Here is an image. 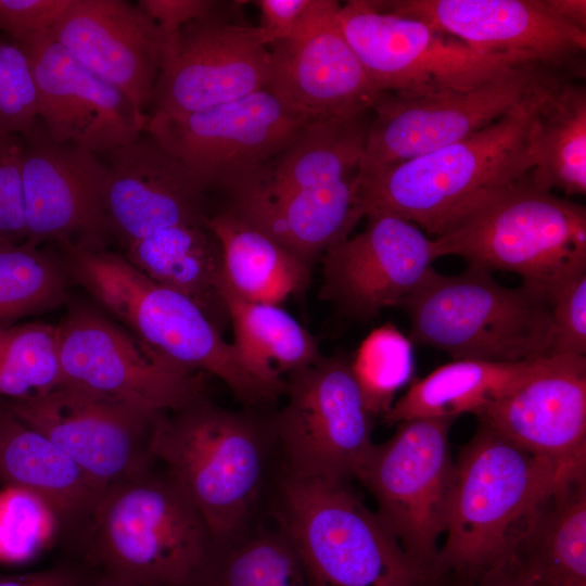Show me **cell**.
<instances>
[{"label":"cell","mask_w":586,"mask_h":586,"mask_svg":"<svg viewBox=\"0 0 586 586\" xmlns=\"http://www.w3.org/2000/svg\"><path fill=\"white\" fill-rule=\"evenodd\" d=\"M569 77L459 141L358 176L364 217L391 214L435 238L491 194L525 178L536 162L542 109L551 90Z\"/></svg>","instance_id":"1"},{"label":"cell","mask_w":586,"mask_h":586,"mask_svg":"<svg viewBox=\"0 0 586 586\" xmlns=\"http://www.w3.org/2000/svg\"><path fill=\"white\" fill-rule=\"evenodd\" d=\"M562 471L480 422L455 460L435 571L464 584L508 560L534 530Z\"/></svg>","instance_id":"2"},{"label":"cell","mask_w":586,"mask_h":586,"mask_svg":"<svg viewBox=\"0 0 586 586\" xmlns=\"http://www.w3.org/2000/svg\"><path fill=\"white\" fill-rule=\"evenodd\" d=\"M275 447L272 419L204 396L160 416L151 437L153 457L180 483L213 538L235 534L259 514Z\"/></svg>","instance_id":"3"},{"label":"cell","mask_w":586,"mask_h":586,"mask_svg":"<svg viewBox=\"0 0 586 586\" xmlns=\"http://www.w3.org/2000/svg\"><path fill=\"white\" fill-rule=\"evenodd\" d=\"M62 250L68 276L157 356L215 375L247 407L282 394L244 365L219 327L186 294L153 281L120 254L73 245Z\"/></svg>","instance_id":"4"},{"label":"cell","mask_w":586,"mask_h":586,"mask_svg":"<svg viewBox=\"0 0 586 586\" xmlns=\"http://www.w3.org/2000/svg\"><path fill=\"white\" fill-rule=\"evenodd\" d=\"M270 511L288 532L308 586H440L405 552L348 482L294 474L282 466Z\"/></svg>","instance_id":"5"},{"label":"cell","mask_w":586,"mask_h":586,"mask_svg":"<svg viewBox=\"0 0 586 586\" xmlns=\"http://www.w3.org/2000/svg\"><path fill=\"white\" fill-rule=\"evenodd\" d=\"M528 175L477 203L433 240L437 258L457 255L472 267L517 273L548 302L561 284L586 271V208L537 188Z\"/></svg>","instance_id":"6"},{"label":"cell","mask_w":586,"mask_h":586,"mask_svg":"<svg viewBox=\"0 0 586 586\" xmlns=\"http://www.w3.org/2000/svg\"><path fill=\"white\" fill-rule=\"evenodd\" d=\"M89 527V565L133 586H183L212 539L203 515L163 466L110 486Z\"/></svg>","instance_id":"7"},{"label":"cell","mask_w":586,"mask_h":586,"mask_svg":"<svg viewBox=\"0 0 586 586\" xmlns=\"http://www.w3.org/2000/svg\"><path fill=\"white\" fill-rule=\"evenodd\" d=\"M411 343L455 359L521 362L552 355L546 298L523 284L507 288L491 271L469 266L447 276L434 268L400 305Z\"/></svg>","instance_id":"8"},{"label":"cell","mask_w":586,"mask_h":586,"mask_svg":"<svg viewBox=\"0 0 586 586\" xmlns=\"http://www.w3.org/2000/svg\"><path fill=\"white\" fill-rule=\"evenodd\" d=\"M454 420L397 423L390 438L373 444L356 474L385 527L410 559L437 579L435 564L455 476L449 445Z\"/></svg>","instance_id":"9"},{"label":"cell","mask_w":586,"mask_h":586,"mask_svg":"<svg viewBox=\"0 0 586 586\" xmlns=\"http://www.w3.org/2000/svg\"><path fill=\"white\" fill-rule=\"evenodd\" d=\"M336 20L381 93L419 98L466 91L518 64L535 62L476 51L423 22L380 11L371 0L347 1Z\"/></svg>","instance_id":"10"},{"label":"cell","mask_w":586,"mask_h":586,"mask_svg":"<svg viewBox=\"0 0 586 586\" xmlns=\"http://www.w3.org/2000/svg\"><path fill=\"white\" fill-rule=\"evenodd\" d=\"M584 72L526 62L466 90L419 98L382 93L372 107L359 177L459 141L549 84Z\"/></svg>","instance_id":"11"},{"label":"cell","mask_w":586,"mask_h":586,"mask_svg":"<svg viewBox=\"0 0 586 586\" xmlns=\"http://www.w3.org/2000/svg\"><path fill=\"white\" fill-rule=\"evenodd\" d=\"M272 419L281 466L306 477L349 482L368 456L374 416L343 355L321 356L284 379Z\"/></svg>","instance_id":"12"},{"label":"cell","mask_w":586,"mask_h":586,"mask_svg":"<svg viewBox=\"0 0 586 586\" xmlns=\"http://www.w3.org/2000/svg\"><path fill=\"white\" fill-rule=\"evenodd\" d=\"M56 339L62 383L153 417L204 396L200 373L166 361L92 308L73 307L56 324Z\"/></svg>","instance_id":"13"},{"label":"cell","mask_w":586,"mask_h":586,"mask_svg":"<svg viewBox=\"0 0 586 586\" xmlns=\"http://www.w3.org/2000/svg\"><path fill=\"white\" fill-rule=\"evenodd\" d=\"M308 123L263 89L195 112L150 115L144 132L207 188L225 189L279 154Z\"/></svg>","instance_id":"14"},{"label":"cell","mask_w":586,"mask_h":586,"mask_svg":"<svg viewBox=\"0 0 586 586\" xmlns=\"http://www.w3.org/2000/svg\"><path fill=\"white\" fill-rule=\"evenodd\" d=\"M2 402L71 457L103 492L156 462L151 437L158 417L118 400L61 383L40 394Z\"/></svg>","instance_id":"15"},{"label":"cell","mask_w":586,"mask_h":586,"mask_svg":"<svg viewBox=\"0 0 586 586\" xmlns=\"http://www.w3.org/2000/svg\"><path fill=\"white\" fill-rule=\"evenodd\" d=\"M269 72L270 50L259 27L232 22L216 10L183 26L167 43L150 115L235 101L266 89Z\"/></svg>","instance_id":"16"},{"label":"cell","mask_w":586,"mask_h":586,"mask_svg":"<svg viewBox=\"0 0 586 586\" xmlns=\"http://www.w3.org/2000/svg\"><path fill=\"white\" fill-rule=\"evenodd\" d=\"M21 140L26 241L104 249L111 233L104 203L106 165L90 151L52 140L38 124Z\"/></svg>","instance_id":"17"},{"label":"cell","mask_w":586,"mask_h":586,"mask_svg":"<svg viewBox=\"0 0 586 586\" xmlns=\"http://www.w3.org/2000/svg\"><path fill=\"white\" fill-rule=\"evenodd\" d=\"M367 219L362 232L330 246L320 258V298L360 320L400 307L437 259L434 240L416 225L391 214Z\"/></svg>","instance_id":"18"},{"label":"cell","mask_w":586,"mask_h":586,"mask_svg":"<svg viewBox=\"0 0 586 586\" xmlns=\"http://www.w3.org/2000/svg\"><path fill=\"white\" fill-rule=\"evenodd\" d=\"M380 11L410 17L489 54L523 56L584 71L586 31L556 16L544 0H371Z\"/></svg>","instance_id":"19"},{"label":"cell","mask_w":586,"mask_h":586,"mask_svg":"<svg viewBox=\"0 0 586 586\" xmlns=\"http://www.w3.org/2000/svg\"><path fill=\"white\" fill-rule=\"evenodd\" d=\"M16 43L29 60L39 119L52 140L97 154L128 144L144 132L148 119L118 89L62 47L50 29Z\"/></svg>","instance_id":"20"},{"label":"cell","mask_w":586,"mask_h":586,"mask_svg":"<svg viewBox=\"0 0 586 586\" xmlns=\"http://www.w3.org/2000/svg\"><path fill=\"white\" fill-rule=\"evenodd\" d=\"M477 418L561 471L586 466V356H547Z\"/></svg>","instance_id":"21"},{"label":"cell","mask_w":586,"mask_h":586,"mask_svg":"<svg viewBox=\"0 0 586 586\" xmlns=\"http://www.w3.org/2000/svg\"><path fill=\"white\" fill-rule=\"evenodd\" d=\"M50 34L148 119L145 110L152 103L167 40L137 4L73 0Z\"/></svg>","instance_id":"22"},{"label":"cell","mask_w":586,"mask_h":586,"mask_svg":"<svg viewBox=\"0 0 586 586\" xmlns=\"http://www.w3.org/2000/svg\"><path fill=\"white\" fill-rule=\"evenodd\" d=\"M107 154L105 213L110 232L123 247L207 219L205 183L148 135Z\"/></svg>","instance_id":"23"},{"label":"cell","mask_w":586,"mask_h":586,"mask_svg":"<svg viewBox=\"0 0 586 586\" xmlns=\"http://www.w3.org/2000/svg\"><path fill=\"white\" fill-rule=\"evenodd\" d=\"M337 11L301 37L269 47L266 89L309 123L368 113L382 94L343 35Z\"/></svg>","instance_id":"24"},{"label":"cell","mask_w":586,"mask_h":586,"mask_svg":"<svg viewBox=\"0 0 586 586\" xmlns=\"http://www.w3.org/2000/svg\"><path fill=\"white\" fill-rule=\"evenodd\" d=\"M358 187L357 175L276 196L233 195L228 209L311 267L364 217Z\"/></svg>","instance_id":"25"},{"label":"cell","mask_w":586,"mask_h":586,"mask_svg":"<svg viewBox=\"0 0 586 586\" xmlns=\"http://www.w3.org/2000/svg\"><path fill=\"white\" fill-rule=\"evenodd\" d=\"M369 126L367 113L308 123L284 150L225 190L276 196L355 177Z\"/></svg>","instance_id":"26"},{"label":"cell","mask_w":586,"mask_h":586,"mask_svg":"<svg viewBox=\"0 0 586 586\" xmlns=\"http://www.w3.org/2000/svg\"><path fill=\"white\" fill-rule=\"evenodd\" d=\"M0 483L40 497L61 526L90 522L104 493L61 448L16 418L1 398Z\"/></svg>","instance_id":"27"},{"label":"cell","mask_w":586,"mask_h":586,"mask_svg":"<svg viewBox=\"0 0 586 586\" xmlns=\"http://www.w3.org/2000/svg\"><path fill=\"white\" fill-rule=\"evenodd\" d=\"M510 558L536 586H586V466L560 473L534 530Z\"/></svg>","instance_id":"28"},{"label":"cell","mask_w":586,"mask_h":586,"mask_svg":"<svg viewBox=\"0 0 586 586\" xmlns=\"http://www.w3.org/2000/svg\"><path fill=\"white\" fill-rule=\"evenodd\" d=\"M183 586H308L297 551L270 511L213 538Z\"/></svg>","instance_id":"29"},{"label":"cell","mask_w":586,"mask_h":586,"mask_svg":"<svg viewBox=\"0 0 586 586\" xmlns=\"http://www.w3.org/2000/svg\"><path fill=\"white\" fill-rule=\"evenodd\" d=\"M546 357L521 362L455 359L413 382L383 418L397 424L418 418L479 416L535 372Z\"/></svg>","instance_id":"30"},{"label":"cell","mask_w":586,"mask_h":586,"mask_svg":"<svg viewBox=\"0 0 586 586\" xmlns=\"http://www.w3.org/2000/svg\"><path fill=\"white\" fill-rule=\"evenodd\" d=\"M222 255V279L240 297L280 305L304 292L310 267L230 209L207 217Z\"/></svg>","instance_id":"31"},{"label":"cell","mask_w":586,"mask_h":586,"mask_svg":"<svg viewBox=\"0 0 586 586\" xmlns=\"http://www.w3.org/2000/svg\"><path fill=\"white\" fill-rule=\"evenodd\" d=\"M218 293L233 329L237 353L262 381L284 393L283 374L316 362V337L279 305L255 303L237 295L224 281Z\"/></svg>","instance_id":"32"},{"label":"cell","mask_w":586,"mask_h":586,"mask_svg":"<svg viewBox=\"0 0 586 586\" xmlns=\"http://www.w3.org/2000/svg\"><path fill=\"white\" fill-rule=\"evenodd\" d=\"M581 78L560 81L542 109L536 162L528 175L539 189L586 192V88Z\"/></svg>","instance_id":"33"},{"label":"cell","mask_w":586,"mask_h":586,"mask_svg":"<svg viewBox=\"0 0 586 586\" xmlns=\"http://www.w3.org/2000/svg\"><path fill=\"white\" fill-rule=\"evenodd\" d=\"M66 267L29 241L0 242V328L67 297Z\"/></svg>","instance_id":"34"},{"label":"cell","mask_w":586,"mask_h":586,"mask_svg":"<svg viewBox=\"0 0 586 586\" xmlns=\"http://www.w3.org/2000/svg\"><path fill=\"white\" fill-rule=\"evenodd\" d=\"M61 383L56 326L28 322L0 328V398H25Z\"/></svg>","instance_id":"35"},{"label":"cell","mask_w":586,"mask_h":586,"mask_svg":"<svg viewBox=\"0 0 586 586\" xmlns=\"http://www.w3.org/2000/svg\"><path fill=\"white\" fill-rule=\"evenodd\" d=\"M409 337L394 324L372 330L357 348L351 368L371 413L384 416L408 384L415 361Z\"/></svg>","instance_id":"36"},{"label":"cell","mask_w":586,"mask_h":586,"mask_svg":"<svg viewBox=\"0 0 586 586\" xmlns=\"http://www.w3.org/2000/svg\"><path fill=\"white\" fill-rule=\"evenodd\" d=\"M61 527L51 507L18 487L0 491V560L24 562L48 548Z\"/></svg>","instance_id":"37"},{"label":"cell","mask_w":586,"mask_h":586,"mask_svg":"<svg viewBox=\"0 0 586 586\" xmlns=\"http://www.w3.org/2000/svg\"><path fill=\"white\" fill-rule=\"evenodd\" d=\"M39 120L29 60L16 42L0 39V132L25 136Z\"/></svg>","instance_id":"38"},{"label":"cell","mask_w":586,"mask_h":586,"mask_svg":"<svg viewBox=\"0 0 586 586\" xmlns=\"http://www.w3.org/2000/svg\"><path fill=\"white\" fill-rule=\"evenodd\" d=\"M553 329L552 355L586 356V271L548 297Z\"/></svg>","instance_id":"39"},{"label":"cell","mask_w":586,"mask_h":586,"mask_svg":"<svg viewBox=\"0 0 586 586\" xmlns=\"http://www.w3.org/2000/svg\"><path fill=\"white\" fill-rule=\"evenodd\" d=\"M258 26L268 47L293 40L337 11L333 0H259Z\"/></svg>","instance_id":"40"},{"label":"cell","mask_w":586,"mask_h":586,"mask_svg":"<svg viewBox=\"0 0 586 586\" xmlns=\"http://www.w3.org/2000/svg\"><path fill=\"white\" fill-rule=\"evenodd\" d=\"M21 168V137L0 132V242L27 238Z\"/></svg>","instance_id":"41"},{"label":"cell","mask_w":586,"mask_h":586,"mask_svg":"<svg viewBox=\"0 0 586 586\" xmlns=\"http://www.w3.org/2000/svg\"><path fill=\"white\" fill-rule=\"evenodd\" d=\"M217 3L212 0H140L137 5L156 23L168 43L183 26L215 12Z\"/></svg>","instance_id":"42"},{"label":"cell","mask_w":586,"mask_h":586,"mask_svg":"<svg viewBox=\"0 0 586 586\" xmlns=\"http://www.w3.org/2000/svg\"><path fill=\"white\" fill-rule=\"evenodd\" d=\"M88 575L84 569L63 564L35 572L0 574V586H79Z\"/></svg>","instance_id":"43"},{"label":"cell","mask_w":586,"mask_h":586,"mask_svg":"<svg viewBox=\"0 0 586 586\" xmlns=\"http://www.w3.org/2000/svg\"><path fill=\"white\" fill-rule=\"evenodd\" d=\"M466 586H536L513 559H508Z\"/></svg>","instance_id":"44"},{"label":"cell","mask_w":586,"mask_h":586,"mask_svg":"<svg viewBox=\"0 0 586 586\" xmlns=\"http://www.w3.org/2000/svg\"><path fill=\"white\" fill-rule=\"evenodd\" d=\"M547 8L568 24L586 31L585 0H544Z\"/></svg>","instance_id":"45"},{"label":"cell","mask_w":586,"mask_h":586,"mask_svg":"<svg viewBox=\"0 0 586 586\" xmlns=\"http://www.w3.org/2000/svg\"><path fill=\"white\" fill-rule=\"evenodd\" d=\"M79 586H133L106 575L95 573L93 575H88L86 579Z\"/></svg>","instance_id":"46"}]
</instances>
